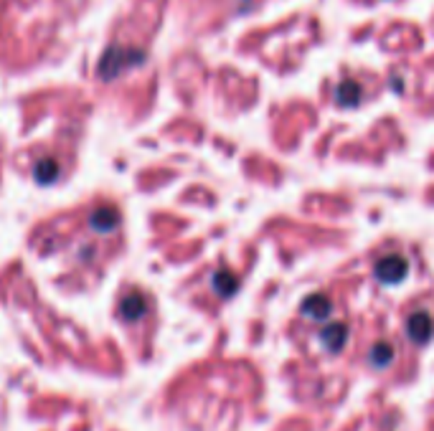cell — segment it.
<instances>
[{
    "instance_id": "3957f363",
    "label": "cell",
    "mask_w": 434,
    "mask_h": 431,
    "mask_svg": "<svg viewBox=\"0 0 434 431\" xmlns=\"http://www.w3.org/2000/svg\"><path fill=\"white\" fill-rule=\"evenodd\" d=\"M345 327L343 325H328L325 330H322V345L328 350H341L343 348V342H345Z\"/></svg>"
},
{
    "instance_id": "277c9868",
    "label": "cell",
    "mask_w": 434,
    "mask_h": 431,
    "mask_svg": "<svg viewBox=\"0 0 434 431\" xmlns=\"http://www.w3.org/2000/svg\"><path fill=\"white\" fill-rule=\"evenodd\" d=\"M358 97H361V86L356 82H343L336 89V99L341 105H356Z\"/></svg>"
},
{
    "instance_id": "5b68a950",
    "label": "cell",
    "mask_w": 434,
    "mask_h": 431,
    "mask_svg": "<svg viewBox=\"0 0 434 431\" xmlns=\"http://www.w3.org/2000/svg\"><path fill=\"white\" fill-rule=\"evenodd\" d=\"M394 358V350L391 345H378V350H373L371 353V363H376V365H389V361Z\"/></svg>"
},
{
    "instance_id": "7a4b0ae2",
    "label": "cell",
    "mask_w": 434,
    "mask_h": 431,
    "mask_svg": "<svg viewBox=\"0 0 434 431\" xmlns=\"http://www.w3.org/2000/svg\"><path fill=\"white\" fill-rule=\"evenodd\" d=\"M432 333H434V325H432V320H429V315L414 312L412 317H409V335H412L417 342H427L429 338H432Z\"/></svg>"
},
{
    "instance_id": "6da1fadb",
    "label": "cell",
    "mask_w": 434,
    "mask_h": 431,
    "mask_svg": "<svg viewBox=\"0 0 434 431\" xmlns=\"http://www.w3.org/2000/svg\"><path fill=\"white\" fill-rule=\"evenodd\" d=\"M406 262L401 257H386V259H381L376 264V277L381 279V282H399V279H404L406 277Z\"/></svg>"
}]
</instances>
